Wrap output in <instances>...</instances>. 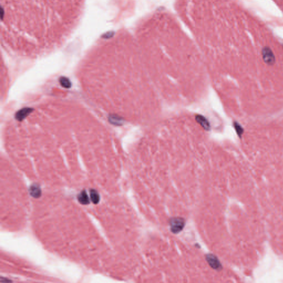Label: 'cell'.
Here are the masks:
<instances>
[{
  "instance_id": "30bf717a",
  "label": "cell",
  "mask_w": 283,
  "mask_h": 283,
  "mask_svg": "<svg viewBox=\"0 0 283 283\" xmlns=\"http://www.w3.org/2000/svg\"><path fill=\"white\" fill-rule=\"evenodd\" d=\"M234 126H235V128L236 129V132L238 134V136L242 135V133H243V129L241 127V126L239 124H237V122H235V123H234Z\"/></svg>"
},
{
  "instance_id": "6da1fadb",
  "label": "cell",
  "mask_w": 283,
  "mask_h": 283,
  "mask_svg": "<svg viewBox=\"0 0 283 283\" xmlns=\"http://www.w3.org/2000/svg\"><path fill=\"white\" fill-rule=\"evenodd\" d=\"M185 219L181 217H173L169 220V225L171 232L174 234H178L182 231L185 226Z\"/></svg>"
},
{
  "instance_id": "277c9868",
  "label": "cell",
  "mask_w": 283,
  "mask_h": 283,
  "mask_svg": "<svg viewBox=\"0 0 283 283\" xmlns=\"http://www.w3.org/2000/svg\"><path fill=\"white\" fill-rule=\"evenodd\" d=\"M195 119L197 122L200 124L201 127L204 129H205L206 131H209L211 129L210 124L209 123V121L203 116L197 114L196 116Z\"/></svg>"
},
{
  "instance_id": "9c48e42d",
  "label": "cell",
  "mask_w": 283,
  "mask_h": 283,
  "mask_svg": "<svg viewBox=\"0 0 283 283\" xmlns=\"http://www.w3.org/2000/svg\"><path fill=\"white\" fill-rule=\"evenodd\" d=\"M59 81H60V84L64 88H70V86H71L70 81H69V80L68 79L66 78V77H61L59 80Z\"/></svg>"
},
{
  "instance_id": "ba28073f",
  "label": "cell",
  "mask_w": 283,
  "mask_h": 283,
  "mask_svg": "<svg viewBox=\"0 0 283 283\" xmlns=\"http://www.w3.org/2000/svg\"><path fill=\"white\" fill-rule=\"evenodd\" d=\"M90 198L91 201H93L95 204L98 203L100 197L98 192L95 190H91L90 191Z\"/></svg>"
},
{
  "instance_id": "52a82bcc",
  "label": "cell",
  "mask_w": 283,
  "mask_h": 283,
  "mask_svg": "<svg viewBox=\"0 0 283 283\" xmlns=\"http://www.w3.org/2000/svg\"><path fill=\"white\" fill-rule=\"evenodd\" d=\"M31 111V109L29 108H24L21 110L16 114V119L18 120H22L24 119L26 116Z\"/></svg>"
},
{
  "instance_id": "3957f363",
  "label": "cell",
  "mask_w": 283,
  "mask_h": 283,
  "mask_svg": "<svg viewBox=\"0 0 283 283\" xmlns=\"http://www.w3.org/2000/svg\"><path fill=\"white\" fill-rule=\"evenodd\" d=\"M263 58L267 64L272 65L275 62V57L272 51L268 48H265L263 50Z\"/></svg>"
},
{
  "instance_id": "8992f818",
  "label": "cell",
  "mask_w": 283,
  "mask_h": 283,
  "mask_svg": "<svg viewBox=\"0 0 283 283\" xmlns=\"http://www.w3.org/2000/svg\"><path fill=\"white\" fill-rule=\"evenodd\" d=\"M29 191L31 195L33 196L34 197H39L41 194V189L39 186L37 185L31 186Z\"/></svg>"
},
{
  "instance_id": "7a4b0ae2",
  "label": "cell",
  "mask_w": 283,
  "mask_h": 283,
  "mask_svg": "<svg viewBox=\"0 0 283 283\" xmlns=\"http://www.w3.org/2000/svg\"><path fill=\"white\" fill-rule=\"evenodd\" d=\"M206 261L211 268L215 270H220L222 269V265L218 258L213 254H207L206 255Z\"/></svg>"
},
{
  "instance_id": "5b68a950",
  "label": "cell",
  "mask_w": 283,
  "mask_h": 283,
  "mask_svg": "<svg viewBox=\"0 0 283 283\" xmlns=\"http://www.w3.org/2000/svg\"><path fill=\"white\" fill-rule=\"evenodd\" d=\"M78 200L82 204L86 205L89 204L90 202L89 198H88V194L85 191H82V192H80V194H79Z\"/></svg>"
},
{
  "instance_id": "8fae6325",
  "label": "cell",
  "mask_w": 283,
  "mask_h": 283,
  "mask_svg": "<svg viewBox=\"0 0 283 283\" xmlns=\"http://www.w3.org/2000/svg\"><path fill=\"white\" fill-rule=\"evenodd\" d=\"M112 122L114 124H121L122 123V119L119 118L118 117H112Z\"/></svg>"
}]
</instances>
